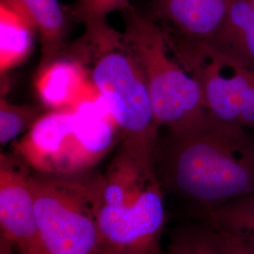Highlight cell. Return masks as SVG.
<instances>
[{
    "mask_svg": "<svg viewBox=\"0 0 254 254\" xmlns=\"http://www.w3.org/2000/svg\"><path fill=\"white\" fill-rule=\"evenodd\" d=\"M154 166L165 193L197 215L254 193V137L210 113L159 137Z\"/></svg>",
    "mask_w": 254,
    "mask_h": 254,
    "instance_id": "1",
    "label": "cell"
},
{
    "mask_svg": "<svg viewBox=\"0 0 254 254\" xmlns=\"http://www.w3.org/2000/svg\"><path fill=\"white\" fill-rule=\"evenodd\" d=\"M67 51L87 67L91 83L107 102L118 126L120 147L154 163L161 129L142 68L123 33L107 21L85 28Z\"/></svg>",
    "mask_w": 254,
    "mask_h": 254,
    "instance_id": "2",
    "label": "cell"
},
{
    "mask_svg": "<svg viewBox=\"0 0 254 254\" xmlns=\"http://www.w3.org/2000/svg\"><path fill=\"white\" fill-rule=\"evenodd\" d=\"M165 195L154 163L119 147L102 173L97 216L103 253L164 254Z\"/></svg>",
    "mask_w": 254,
    "mask_h": 254,
    "instance_id": "3",
    "label": "cell"
},
{
    "mask_svg": "<svg viewBox=\"0 0 254 254\" xmlns=\"http://www.w3.org/2000/svg\"><path fill=\"white\" fill-rule=\"evenodd\" d=\"M120 142L109 106L91 83L73 108L43 114L13 152L33 172L75 174L94 170Z\"/></svg>",
    "mask_w": 254,
    "mask_h": 254,
    "instance_id": "4",
    "label": "cell"
},
{
    "mask_svg": "<svg viewBox=\"0 0 254 254\" xmlns=\"http://www.w3.org/2000/svg\"><path fill=\"white\" fill-rule=\"evenodd\" d=\"M121 12L123 36L142 68L159 128L179 131L205 118L200 84L176 58L162 27L131 4Z\"/></svg>",
    "mask_w": 254,
    "mask_h": 254,
    "instance_id": "5",
    "label": "cell"
},
{
    "mask_svg": "<svg viewBox=\"0 0 254 254\" xmlns=\"http://www.w3.org/2000/svg\"><path fill=\"white\" fill-rule=\"evenodd\" d=\"M102 173L32 171L37 224L45 254H100L98 199Z\"/></svg>",
    "mask_w": 254,
    "mask_h": 254,
    "instance_id": "6",
    "label": "cell"
},
{
    "mask_svg": "<svg viewBox=\"0 0 254 254\" xmlns=\"http://www.w3.org/2000/svg\"><path fill=\"white\" fill-rule=\"evenodd\" d=\"M163 31L176 58L200 84L209 113L221 122L254 129V64Z\"/></svg>",
    "mask_w": 254,
    "mask_h": 254,
    "instance_id": "7",
    "label": "cell"
},
{
    "mask_svg": "<svg viewBox=\"0 0 254 254\" xmlns=\"http://www.w3.org/2000/svg\"><path fill=\"white\" fill-rule=\"evenodd\" d=\"M32 171L17 154L0 155V235L20 254H45L37 224Z\"/></svg>",
    "mask_w": 254,
    "mask_h": 254,
    "instance_id": "8",
    "label": "cell"
},
{
    "mask_svg": "<svg viewBox=\"0 0 254 254\" xmlns=\"http://www.w3.org/2000/svg\"><path fill=\"white\" fill-rule=\"evenodd\" d=\"M232 0H152L149 16L171 33L213 46L227 19Z\"/></svg>",
    "mask_w": 254,
    "mask_h": 254,
    "instance_id": "9",
    "label": "cell"
},
{
    "mask_svg": "<svg viewBox=\"0 0 254 254\" xmlns=\"http://www.w3.org/2000/svg\"><path fill=\"white\" fill-rule=\"evenodd\" d=\"M173 231L164 254H254V238L198 216Z\"/></svg>",
    "mask_w": 254,
    "mask_h": 254,
    "instance_id": "10",
    "label": "cell"
},
{
    "mask_svg": "<svg viewBox=\"0 0 254 254\" xmlns=\"http://www.w3.org/2000/svg\"><path fill=\"white\" fill-rule=\"evenodd\" d=\"M91 83L87 67L64 51L50 64L39 68L35 90L42 104L49 110L71 109Z\"/></svg>",
    "mask_w": 254,
    "mask_h": 254,
    "instance_id": "11",
    "label": "cell"
},
{
    "mask_svg": "<svg viewBox=\"0 0 254 254\" xmlns=\"http://www.w3.org/2000/svg\"><path fill=\"white\" fill-rule=\"evenodd\" d=\"M34 25L41 41L40 67L63 54L71 19L59 0H7Z\"/></svg>",
    "mask_w": 254,
    "mask_h": 254,
    "instance_id": "12",
    "label": "cell"
},
{
    "mask_svg": "<svg viewBox=\"0 0 254 254\" xmlns=\"http://www.w3.org/2000/svg\"><path fill=\"white\" fill-rule=\"evenodd\" d=\"M37 32L27 16L7 0H0V72L3 74L26 61Z\"/></svg>",
    "mask_w": 254,
    "mask_h": 254,
    "instance_id": "13",
    "label": "cell"
},
{
    "mask_svg": "<svg viewBox=\"0 0 254 254\" xmlns=\"http://www.w3.org/2000/svg\"><path fill=\"white\" fill-rule=\"evenodd\" d=\"M213 46L254 64V0H232L226 23Z\"/></svg>",
    "mask_w": 254,
    "mask_h": 254,
    "instance_id": "14",
    "label": "cell"
},
{
    "mask_svg": "<svg viewBox=\"0 0 254 254\" xmlns=\"http://www.w3.org/2000/svg\"><path fill=\"white\" fill-rule=\"evenodd\" d=\"M228 230L254 238V193L198 214Z\"/></svg>",
    "mask_w": 254,
    "mask_h": 254,
    "instance_id": "15",
    "label": "cell"
},
{
    "mask_svg": "<svg viewBox=\"0 0 254 254\" xmlns=\"http://www.w3.org/2000/svg\"><path fill=\"white\" fill-rule=\"evenodd\" d=\"M43 114L29 105H16L6 99L0 102V142L6 145L32 127Z\"/></svg>",
    "mask_w": 254,
    "mask_h": 254,
    "instance_id": "16",
    "label": "cell"
},
{
    "mask_svg": "<svg viewBox=\"0 0 254 254\" xmlns=\"http://www.w3.org/2000/svg\"><path fill=\"white\" fill-rule=\"evenodd\" d=\"M130 0H76L66 9L73 21L84 27L107 21L109 13L126 9Z\"/></svg>",
    "mask_w": 254,
    "mask_h": 254,
    "instance_id": "17",
    "label": "cell"
},
{
    "mask_svg": "<svg viewBox=\"0 0 254 254\" xmlns=\"http://www.w3.org/2000/svg\"><path fill=\"white\" fill-rule=\"evenodd\" d=\"M0 254H20V253L10 240L0 235Z\"/></svg>",
    "mask_w": 254,
    "mask_h": 254,
    "instance_id": "18",
    "label": "cell"
},
{
    "mask_svg": "<svg viewBox=\"0 0 254 254\" xmlns=\"http://www.w3.org/2000/svg\"><path fill=\"white\" fill-rule=\"evenodd\" d=\"M106 254V253H102V254Z\"/></svg>",
    "mask_w": 254,
    "mask_h": 254,
    "instance_id": "19",
    "label": "cell"
}]
</instances>
